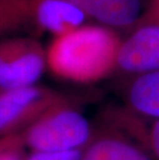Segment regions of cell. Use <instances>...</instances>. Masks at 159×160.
Wrapping results in <instances>:
<instances>
[{
	"label": "cell",
	"mask_w": 159,
	"mask_h": 160,
	"mask_svg": "<svg viewBox=\"0 0 159 160\" xmlns=\"http://www.w3.org/2000/svg\"><path fill=\"white\" fill-rule=\"evenodd\" d=\"M87 18H93L109 28H128L142 17L141 0H70Z\"/></svg>",
	"instance_id": "52a82bcc"
},
{
	"label": "cell",
	"mask_w": 159,
	"mask_h": 160,
	"mask_svg": "<svg viewBox=\"0 0 159 160\" xmlns=\"http://www.w3.org/2000/svg\"><path fill=\"white\" fill-rule=\"evenodd\" d=\"M122 40L117 56V69L143 74L159 71V25L140 24Z\"/></svg>",
	"instance_id": "5b68a950"
},
{
	"label": "cell",
	"mask_w": 159,
	"mask_h": 160,
	"mask_svg": "<svg viewBox=\"0 0 159 160\" xmlns=\"http://www.w3.org/2000/svg\"><path fill=\"white\" fill-rule=\"evenodd\" d=\"M64 98L59 92L36 85L0 90V138L21 133Z\"/></svg>",
	"instance_id": "277c9868"
},
{
	"label": "cell",
	"mask_w": 159,
	"mask_h": 160,
	"mask_svg": "<svg viewBox=\"0 0 159 160\" xmlns=\"http://www.w3.org/2000/svg\"><path fill=\"white\" fill-rule=\"evenodd\" d=\"M26 146L21 133L0 138V160H24Z\"/></svg>",
	"instance_id": "30bf717a"
},
{
	"label": "cell",
	"mask_w": 159,
	"mask_h": 160,
	"mask_svg": "<svg viewBox=\"0 0 159 160\" xmlns=\"http://www.w3.org/2000/svg\"><path fill=\"white\" fill-rule=\"evenodd\" d=\"M149 149L155 160H159V120H153L147 133Z\"/></svg>",
	"instance_id": "7c38bea8"
},
{
	"label": "cell",
	"mask_w": 159,
	"mask_h": 160,
	"mask_svg": "<svg viewBox=\"0 0 159 160\" xmlns=\"http://www.w3.org/2000/svg\"><path fill=\"white\" fill-rule=\"evenodd\" d=\"M47 67L46 50L32 37L0 38V90L35 85Z\"/></svg>",
	"instance_id": "3957f363"
},
{
	"label": "cell",
	"mask_w": 159,
	"mask_h": 160,
	"mask_svg": "<svg viewBox=\"0 0 159 160\" xmlns=\"http://www.w3.org/2000/svg\"><path fill=\"white\" fill-rule=\"evenodd\" d=\"M122 39L114 29L86 25L54 37L46 50L47 67L54 76L74 83H94L117 69Z\"/></svg>",
	"instance_id": "6da1fadb"
},
{
	"label": "cell",
	"mask_w": 159,
	"mask_h": 160,
	"mask_svg": "<svg viewBox=\"0 0 159 160\" xmlns=\"http://www.w3.org/2000/svg\"><path fill=\"white\" fill-rule=\"evenodd\" d=\"M86 19L87 16L70 0H36L31 28L56 37L83 26Z\"/></svg>",
	"instance_id": "8992f818"
},
{
	"label": "cell",
	"mask_w": 159,
	"mask_h": 160,
	"mask_svg": "<svg viewBox=\"0 0 159 160\" xmlns=\"http://www.w3.org/2000/svg\"><path fill=\"white\" fill-rule=\"evenodd\" d=\"M140 24H158L159 25V0H150L146 12L142 13V17L137 23Z\"/></svg>",
	"instance_id": "4fadbf2b"
},
{
	"label": "cell",
	"mask_w": 159,
	"mask_h": 160,
	"mask_svg": "<svg viewBox=\"0 0 159 160\" xmlns=\"http://www.w3.org/2000/svg\"><path fill=\"white\" fill-rule=\"evenodd\" d=\"M83 150L77 149L62 152L31 151V154L26 155L24 160H82Z\"/></svg>",
	"instance_id": "8fae6325"
},
{
	"label": "cell",
	"mask_w": 159,
	"mask_h": 160,
	"mask_svg": "<svg viewBox=\"0 0 159 160\" xmlns=\"http://www.w3.org/2000/svg\"><path fill=\"white\" fill-rule=\"evenodd\" d=\"M127 101L135 113L159 120V71L137 74L128 88Z\"/></svg>",
	"instance_id": "9c48e42d"
},
{
	"label": "cell",
	"mask_w": 159,
	"mask_h": 160,
	"mask_svg": "<svg viewBox=\"0 0 159 160\" xmlns=\"http://www.w3.org/2000/svg\"><path fill=\"white\" fill-rule=\"evenodd\" d=\"M26 148L31 151L62 152L84 149L92 138L87 118L66 97L21 132Z\"/></svg>",
	"instance_id": "7a4b0ae2"
},
{
	"label": "cell",
	"mask_w": 159,
	"mask_h": 160,
	"mask_svg": "<svg viewBox=\"0 0 159 160\" xmlns=\"http://www.w3.org/2000/svg\"><path fill=\"white\" fill-rule=\"evenodd\" d=\"M82 160H155L140 147L117 133L91 138L83 150Z\"/></svg>",
	"instance_id": "ba28073f"
}]
</instances>
